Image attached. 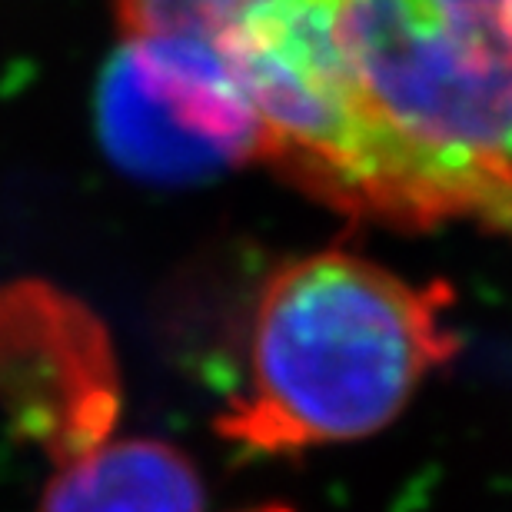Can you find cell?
I'll return each mask as SVG.
<instances>
[{
    "instance_id": "obj_1",
    "label": "cell",
    "mask_w": 512,
    "mask_h": 512,
    "mask_svg": "<svg viewBox=\"0 0 512 512\" xmlns=\"http://www.w3.org/2000/svg\"><path fill=\"white\" fill-rule=\"evenodd\" d=\"M217 50L253 160L306 197L512 243V0H276Z\"/></svg>"
},
{
    "instance_id": "obj_2",
    "label": "cell",
    "mask_w": 512,
    "mask_h": 512,
    "mask_svg": "<svg viewBox=\"0 0 512 512\" xmlns=\"http://www.w3.org/2000/svg\"><path fill=\"white\" fill-rule=\"evenodd\" d=\"M449 306L446 283H413L360 253L283 263L256 296L247 389L217 433L273 456L380 433L456 356Z\"/></svg>"
},
{
    "instance_id": "obj_3",
    "label": "cell",
    "mask_w": 512,
    "mask_h": 512,
    "mask_svg": "<svg viewBox=\"0 0 512 512\" xmlns=\"http://www.w3.org/2000/svg\"><path fill=\"white\" fill-rule=\"evenodd\" d=\"M100 124L117 160L153 177H193L253 160V114L217 47L124 40L104 77Z\"/></svg>"
},
{
    "instance_id": "obj_4",
    "label": "cell",
    "mask_w": 512,
    "mask_h": 512,
    "mask_svg": "<svg viewBox=\"0 0 512 512\" xmlns=\"http://www.w3.org/2000/svg\"><path fill=\"white\" fill-rule=\"evenodd\" d=\"M0 409L54 463L107 443L120 376L100 323L44 286L0 293Z\"/></svg>"
},
{
    "instance_id": "obj_5",
    "label": "cell",
    "mask_w": 512,
    "mask_h": 512,
    "mask_svg": "<svg viewBox=\"0 0 512 512\" xmlns=\"http://www.w3.org/2000/svg\"><path fill=\"white\" fill-rule=\"evenodd\" d=\"M37 512H203V479L160 439H107L57 466Z\"/></svg>"
},
{
    "instance_id": "obj_6",
    "label": "cell",
    "mask_w": 512,
    "mask_h": 512,
    "mask_svg": "<svg viewBox=\"0 0 512 512\" xmlns=\"http://www.w3.org/2000/svg\"><path fill=\"white\" fill-rule=\"evenodd\" d=\"M276 0H114L120 40H187L217 47L233 27Z\"/></svg>"
},
{
    "instance_id": "obj_7",
    "label": "cell",
    "mask_w": 512,
    "mask_h": 512,
    "mask_svg": "<svg viewBox=\"0 0 512 512\" xmlns=\"http://www.w3.org/2000/svg\"><path fill=\"white\" fill-rule=\"evenodd\" d=\"M253 512H290L286 506H266V509H253Z\"/></svg>"
}]
</instances>
